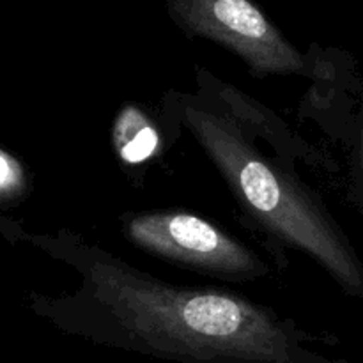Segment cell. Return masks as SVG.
Wrapping results in <instances>:
<instances>
[{"label":"cell","mask_w":363,"mask_h":363,"mask_svg":"<svg viewBox=\"0 0 363 363\" xmlns=\"http://www.w3.org/2000/svg\"><path fill=\"white\" fill-rule=\"evenodd\" d=\"M50 252L77 273V289L45 311L85 342L179 363H350L321 354L323 337L243 294L176 286L69 230Z\"/></svg>","instance_id":"1"},{"label":"cell","mask_w":363,"mask_h":363,"mask_svg":"<svg viewBox=\"0 0 363 363\" xmlns=\"http://www.w3.org/2000/svg\"><path fill=\"white\" fill-rule=\"evenodd\" d=\"M195 74L197 91L169 92L165 112L201 145L259 229L311 257L346 294L363 298V261L340 223L282 155L261 147V103L206 67Z\"/></svg>","instance_id":"2"},{"label":"cell","mask_w":363,"mask_h":363,"mask_svg":"<svg viewBox=\"0 0 363 363\" xmlns=\"http://www.w3.org/2000/svg\"><path fill=\"white\" fill-rule=\"evenodd\" d=\"M124 238L149 255L223 280L250 282L269 275L264 261L202 216L181 209L126 213L121 216Z\"/></svg>","instance_id":"3"},{"label":"cell","mask_w":363,"mask_h":363,"mask_svg":"<svg viewBox=\"0 0 363 363\" xmlns=\"http://www.w3.org/2000/svg\"><path fill=\"white\" fill-rule=\"evenodd\" d=\"M174 23L236 53L254 77L308 74L303 53L252 0H165Z\"/></svg>","instance_id":"4"},{"label":"cell","mask_w":363,"mask_h":363,"mask_svg":"<svg viewBox=\"0 0 363 363\" xmlns=\"http://www.w3.org/2000/svg\"><path fill=\"white\" fill-rule=\"evenodd\" d=\"M160 144L152 121L133 105H126L112 126V145L126 163H140L152 156Z\"/></svg>","instance_id":"5"},{"label":"cell","mask_w":363,"mask_h":363,"mask_svg":"<svg viewBox=\"0 0 363 363\" xmlns=\"http://www.w3.org/2000/svg\"><path fill=\"white\" fill-rule=\"evenodd\" d=\"M11 176H13V170H11V163L7 162L6 156L0 155V186H4V184H6L7 181L11 179Z\"/></svg>","instance_id":"6"},{"label":"cell","mask_w":363,"mask_h":363,"mask_svg":"<svg viewBox=\"0 0 363 363\" xmlns=\"http://www.w3.org/2000/svg\"><path fill=\"white\" fill-rule=\"evenodd\" d=\"M360 195L363 201V126H362V149H360Z\"/></svg>","instance_id":"7"}]
</instances>
